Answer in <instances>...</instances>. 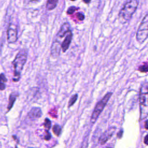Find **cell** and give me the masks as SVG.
<instances>
[{"mask_svg":"<svg viewBox=\"0 0 148 148\" xmlns=\"http://www.w3.org/2000/svg\"><path fill=\"white\" fill-rule=\"evenodd\" d=\"M27 58L28 50L26 49H21L16 54L12 62V65L14 68L13 77L12 79L13 82H17L20 80L21 72L27 62Z\"/></svg>","mask_w":148,"mask_h":148,"instance_id":"1","label":"cell"},{"mask_svg":"<svg viewBox=\"0 0 148 148\" xmlns=\"http://www.w3.org/2000/svg\"><path fill=\"white\" fill-rule=\"evenodd\" d=\"M139 0H127L119 14V20L123 23H126L131 18L137 9Z\"/></svg>","mask_w":148,"mask_h":148,"instance_id":"2","label":"cell"},{"mask_svg":"<svg viewBox=\"0 0 148 148\" xmlns=\"http://www.w3.org/2000/svg\"><path fill=\"white\" fill-rule=\"evenodd\" d=\"M139 120H143L148 116V85L143 83L139 93Z\"/></svg>","mask_w":148,"mask_h":148,"instance_id":"3","label":"cell"},{"mask_svg":"<svg viewBox=\"0 0 148 148\" xmlns=\"http://www.w3.org/2000/svg\"><path fill=\"white\" fill-rule=\"evenodd\" d=\"M112 95V92H107L103 97L97 102L96 104L95 108L94 109V111L91 114V119H90V122L92 124L95 123L97 121V119L98 118L99 114L101 113L102 112L103 109H104L105 106L107 104L108 101L109 100L110 98Z\"/></svg>","mask_w":148,"mask_h":148,"instance_id":"4","label":"cell"},{"mask_svg":"<svg viewBox=\"0 0 148 148\" xmlns=\"http://www.w3.org/2000/svg\"><path fill=\"white\" fill-rule=\"evenodd\" d=\"M148 38V13L142 19L136 33V39L139 43H143Z\"/></svg>","mask_w":148,"mask_h":148,"instance_id":"5","label":"cell"},{"mask_svg":"<svg viewBox=\"0 0 148 148\" xmlns=\"http://www.w3.org/2000/svg\"><path fill=\"white\" fill-rule=\"evenodd\" d=\"M17 34V28L14 25L10 24L7 30V40L8 43H15L18 39Z\"/></svg>","mask_w":148,"mask_h":148,"instance_id":"6","label":"cell"},{"mask_svg":"<svg viewBox=\"0 0 148 148\" xmlns=\"http://www.w3.org/2000/svg\"><path fill=\"white\" fill-rule=\"evenodd\" d=\"M69 30H70V25H69V24L68 23H64L61 25L60 30L58 31V33L57 34V35L56 36L55 39L54 40V41H55V42H57L60 44H61L60 43L61 39L65 36L66 33Z\"/></svg>","mask_w":148,"mask_h":148,"instance_id":"7","label":"cell"},{"mask_svg":"<svg viewBox=\"0 0 148 148\" xmlns=\"http://www.w3.org/2000/svg\"><path fill=\"white\" fill-rule=\"evenodd\" d=\"M42 115V112L40 108L33 107L31 109L27 114V117L31 121L36 120L39 119Z\"/></svg>","mask_w":148,"mask_h":148,"instance_id":"8","label":"cell"},{"mask_svg":"<svg viewBox=\"0 0 148 148\" xmlns=\"http://www.w3.org/2000/svg\"><path fill=\"white\" fill-rule=\"evenodd\" d=\"M115 130H116V127H111L109 128H108L106 131H105L99 138V142L100 145H102L105 144L112 136Z\"/></svg>","mask_w":148,"mask_h":148,"instance_id":"9","label":"cell"},{"mask_svg":"<svg viewBox=\"0 0 148 148\" xmlns=\"http://www.w3.org/2000/svg\"><path fill=\"white\" fill-rule=\"evenodd\" d=\"M72 39V32L70 29L65 35V37L61 44V49L62 52H65L69 48Z\"/></svg>","mask_w":148,"mask_h":148,"instance_id":"10","label":"cell"},{"mask_svg":"<svg viewBox=\"0 0 148 148\" xmlns=\"http://www.w3.org/2000/svg\"><path fill=\"white\" fill-rule=\"evenodd\" d=\"M18 96V94L16 92H12L9 96V102L7 106V112H9L11 109L13 108V105L17 99V97Z\"/></svg>","mask_w":148,"mask_h":148,"instance_id":"11","label":"cell"},{"mask_svg":"<svg viewBox=\"0 0 148 148\" xmlns=\"http://www.w3.org/2000/svg\"><path fill=\"white\" fill-rule=\"evenodd\" d=\"M58 0H47L46 5L47 10H53L57 5Z\"/></svg>","mask_w":148,"mask_h":148,"instance_id":"12","label":"cell"},{"mask_svg":"<svg viewBox=\"0 0 148 148\" xmlns=\"http://www.w3.org/2000/svg\"><path fill=\"white\" fill-rule=\"evenodd\" d=\"M8 80L4 73L0 74V91H3L6 88V83Z\"/></svg>","mask_w":148,"mask_h":148,"instance_id":"13","label":"cell"},{"mask_svg":"<svg viewBox=\"0 0 148 148\" xmlns=\"http://www.w3.org/2000/svg\"><path fill=\"white\" fill-rule=\"evenodd\" d=\"M53 132L56 136H59L61 132V128L58 124H55L53 127Z\"/></svg>","mask_w":148,"mask_h":148,"instance_id":"14","label":"cell"},{"mask_svg":"<svg viewBox=\"0 0 148 148\" xmlns=\"http://www.w3.org/2000/svg\"><path fill=\"white\" fill-rule=\"evenodd\" d=\"M138 70L140 72H143V73L148 72V63L146 62L140 65L138 68Z\"/></svg>","mask_w":148,"mask_h":148,"instance_id":"15","label":"cell"},{"mask_svg":"<svg viewBox=\"0 0 148 148\" xmlns=\"http://www.w3.org/2000/svg\"><path fill=\"white\" fill-rule=\"evenodd\" d=\"M51 126V122L48 118H45L44 123H43V127L45 128V130H49Z\"/></svg>","mask_w":148,"mask_h":148,"instance_id":"16","label":"cell"},{"mask_svg":"<svg viewBox=\"0 0 148 148\" xmlns=\"http://www.w3.org/2000/svg\"><path fill=\"white\" fill-rule=\"evenodd\" d=\"M77 94H75L74 95H73L71 98H70L69 101V103H68V107H71V106H72L75 103V102L76 101L77 99Z\"/></svg>","mask_w":148,"mask_h":148,"instance_id":"17","label":"cell"},{"mask_svg":"<svg viewBox=\"0 0 148 148\" xmlns=\"http://www.w3.org/2000/svg\"><path fill=\"white\" fill-rule=\"evenodd\" d=\"M79 8L75 7V6H71L68 8V9L66 11V13L70 15V14H73L76 10H77Z\"/></svg>","mask_w":148,"mask_h":148,"instance_id":"18","label":"cell"},{"mask_svg":"<svg viewBox=\"0 0 148 148\" xmlns=\"http://www.w3.org/2000/svg\"><path fill=\"white\" fill-rule=\"evenodd\" d=\"M51 136L49 131L48 130H45V134L43 137L44 139L45 140H49L51 139Z\"/></svg>","mask_w":148,"mask_h":148,"instance_id":"19","label":"cell"},{"mask_svg":"<svg viewBox=\"0 0 148 148\" xmlns=\"http://www.w3.org/2000/svg\"><path fill=\"white\" fill-rule=\"evenodd\" d=\"M76 16L77 19L80 21H82L84 19V15L82 13H79V12L77 13L76 14Z\"/></svg>","mask_w":148,"mask_h":148,"instance_id":"20","label":"cell"},{"mask_svg":"<svg viewBox=\"0 0 148 148\" xmlns=\"http://www.w3.org/2000/svg\"><path fill=\"white\" fill-rule=\"evenodd\" d=\"M143 142H144V143H145V144L148 145V134H147V135L145 136V138H144Z\"/></svg>","mask_w":148,"mask_h":148,"instance_id":"21","label":"cell"},{"mask_svg":"<svg viewBox=\"0 0 148 148\" xmlns=\"http://www.w3.org/2000/svg\"><path fill=\"white\" fill-rule=\"evenodd\" d=\"M122 135H123V131L121 130L118 134H117V137L119 138H121L122 137Z\"/></svg>","mask_w":148,"mask_h":148,"instance_id":"22","label":"cell"},{"mask_svg":"<svg viewBox=\"0 0 148 148\" xmlns=\"http://www.w3.org/2000/svg\"><path fill=\"white\" fill-rule=\"evenodd\" d=\"M145 127L146 129H148V120H147L145 122Z\"/></svg>","mask_w":148,"mask_h":148,"instance_id":"23","label":"cell"},{"mask_svg":"<svg viewBox=\"0 0 148 148\" xmlns=\"http://www.w3.org/2000/svg\"><path fill=\"white\" fill-rule=\"evenodd\" d=\"M91 0H83V1L86 3H89Z\"/></svg>","mask_w":148,"mask_h":148,"instance_id":"24","label":"cell"},{"mask_svg":"<svg viewBox=\"0 0 148 148\" xmlns=\"http://www.w3.org/2000/svg\"><path fill=\"white\" fill-rule=\"evenodd\" d=\"M40 0H30V1H39Z\"/></svg>","mask_w":148,"mask_h":148,"instance_id":"25","label":"cell"},{"mask_svg":"<svg viewBox=\"0 0 148 148\" xmlns=\"http://www.w3.org/2000/svg\"><path fill=\"white\" fill-rule=\"evenodd\" d=\"M71 1H76V0H71Z\"/></svg>","mask_w":148,"mask_h":148,"instance_id":"26","label":"cell"}]
</instances>
